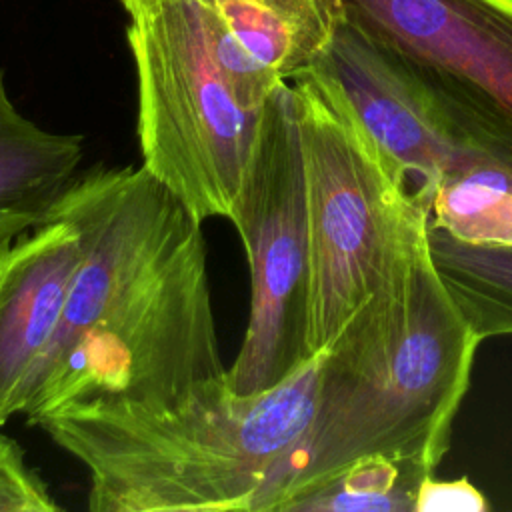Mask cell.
I'll list each match as a JSON object with an SVG mask.
<instances>
[{"label": "cell", "instance_id": "1", "mask_svg": "<svg viewBox=\"0 0 512 512\" xmlns=\"http://www.w3.org/2000/svg\"><path fill=\"white\" fill-rule=\"evenodd\" d=\"M50 218L78 228L82 260L30 384V426L70 404L170 406L228 374L202 222L144 166L90 168Z\"/></svg>", "mask_w": 512, "mask_h": 512}, {"label": "cell", "instance_id": "16", "mask_svg": "<svg viewBox=\"0 0 512 512\" xmlns=\"http://www.w3.org/2000/svg\"><path fill=\"white\" fill-rule=\"evenodd\" d=\"M162 2H168V0H122L126 12L130 16H138V14H144L148 10H152L154 6L162 4Z\"/></svg>", "mask_w": 512, "mask_h": 512}, {"label": "cell", "instance_id": "11", "mask_svg": "<svg viewBox=\"0 0 512 512\" xmlns=\"http://www.w3.org/2000/svg\"><path fill=\"white\" fill-rule=\"evenodd\" d=\"M428 250L470 330L482 342L512 336V244L466 242L428 222Z\"/></svg>", "mask_w": 512, "mask_h": 512}, {"label": "cell", "instance_id": "12", "mask_svg": "<svg viewBox=\"0 0 512 512\" xmlns=\"http://www.w3.org/2000/svg\"><path fill=\"white\" fill-rule=\"evenodd\" d=\"M436 466L422 456H368L296 494L280 512H414Z\"/></svg>", "mask_w": 512, "mask_h": 512}, {"label": "cell", "instance_id": "2", "mask_svg": "<svg viewBox=\"0 0 512 512\" xmlns=\"http://www.w3.org/2000/svg\"><path fill=\"white\" fill-rule=\"evenodd\" d=\"M480 342L446 292L426 234L398 276L322 350L312 422L268 472L252 512H280L368 456L440 464Z\"/></svg>", "mask_w": 512, "mask_h": 512}, {"label": "cell", "instance_id": "7", "mask_svg": "<svg viewBox=\"0 0 512 512\" xmlns=\"http://www.w3.org/2000/svg\"><path fill=\"white\" fill-rule=\"evenodd\" d=\"M322 6L512 124V0H322Z\"/></svg>", "mask_w": 512, "mask_h": 512}, {"label": "cell", "instance_id": "6", "mask_svg": "<svg viewBox=\"0 0 512 512\" xmlns=\"http://www.w3.org/2000/svg\"><path fill=\"white\" fill-rule=\"evenodd\" d=\"M252 280L250 314L240 350L228 368L236 394L278 386L310 354V242L306 180L292 84L266 100L250 162L232 208Z\"/></svg>", "mask_w": 512, "mask_h": 512}, {"label": "cell", "instance_id": "3", "mask_svg": "<svg viewBox=\"0 0 512 512\" xmlns=\"http://www.w3.org/2000/svg\"><path fill=\"white\" fill-rule=\"evenodd\" d=\"M320 376L322 352L258 394H236L226 374L170 406L70 404L40 428L88 470L92 512H252L310 426Z\"/></svg>", "mask_w": 512, "mask_h": 512}, {"label": "cell", "instance_id": "4", "mask_svg": "<svg viewBox=\"0 0 512 512\" xmlns=\"http://www.w3.org/2000/svg\"><path fill=\"white\" fill-rule=\"evenodd\" d=\"M288 82L306 180L308 348L318 354L426 242L428 210L332 86L312 70Z\"/></svg>", "mask_w": 512, "mask_h": 512}, {"label": "cell", "instance_id": "5", "mask_svg": "<svg viewBox=\"0 0 512 512\" xmlns=\"http://www.w3.org/2000/svg\"><path fill=\"white\" fill-rule=\"evenodd\" d=\"M142 166L204 224L230 220L260 112L220 64L208 0H168L130 16Z\"/></svg>", "mask_w": 512, "mask_h": 512}, {"label": "cell", "instance_id": "15", "mask_svg": "<svg viewBox=\"0 0 512 512\" xmlns=\"http://www.w3.org/2000/svg\"><path fill=\"white\" fill-rule=\"evenodd\" d=\"M486 508L484 494L466 478L436 480L430 476L418 492L414 512H484Z\"/></svg>", "mask_w": 512, "mask_h": 512}, {"label": "cell", "instance_id": "9", "mask_svg": "<svg viewBox=\"0 0 512 512\" xmlns=\"http://www.w3.org/2000/svg\"><path fill=\"white\" fill-rule=\"evenodd\" d=\"M82 156L80 134L40 128L16 108L0 68V242L50 220Z\"/></svg>", "mask_w": 512, "mask_h": 512}, {"label": "cell", "instance_id": "10", "mask_svg": "<svg viewBox=\"0 0 512 512\" xmlns=\"http://www.w3.org/2000/svg\"><path fill=\"white\" fill-rule=\"evenodd\" d=\"M224 32L260 66L292 80L324 50L332 18L322 0H208Z\"/></svg>", "mask_w": 512, "mask_h": 512}, {"label": "cell", "instance_id": "14", "mask_svg": "<svg viewBox=\"0 0 512 512\" xmlns=\"http://www.w3.org/2000/svg\"><path fill=\"white\" fill-rule=\"evenodd\" d=\"M46 482L28 464L24 448L0 434V512H60Z\"/></svg>", "mask_w": 512, "mask_h": 512}, {"label": "cell", "instance_id": "8", "mask_svg": "<svg viewBox=\"0 0 512 512\" xmlns=\"http://www.w3.org/2000/svg\"><path fill=\"white\" fill-rule=\"evenodd\" d=\"M80 260V232L64 218L0 242V426L26 408Z\"/></svg>", "mask_w": 512, "mask_h": 512}, {"label": "cell", "instance_id": "13", "mask_svg": "<svg viewBox=\"0 0 512 512\" xmlns=\"http://www.w3.org/2000/svg\"><path fill=\"white\" fill-rule=\"evenodd\" d=\"M428 222L476 244H512V192L484 182H452L428 200Z\"/></svg>", "mask_w": 512, "mask_h": 512}]
</instances>
